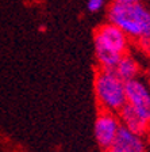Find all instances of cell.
I'll return each instance as SVG.
<instances>
[{
	"label": "cell",
	"mask_w": 150,
	"mask_h": 152,
	"mask_svg": "<svg viewBox=\"0 0 150 152\" xmlns=\"http://www.w3.org/2000/svg\"><path fill=\"white\" fill-rule=\"evenodd\" d=\"M108 20L122 28L135 41L150 39V10L143 4H120L112 1L108 7Z\"/></svg>",
	"instance_id": "obj_1"
},
{
	"label": "cell",
	"mask_w": 150,
	"mask_h": 152,
	"mask_svg": "<svg viewBox=\"0 0 150 152\" xmlns=\"http://www.w3.org/2000/svg\"><path fill=\"white\" fill-rule=\"evenodd\" d=\"M106 1L104 0H88L87 1V8L89 12H97L104 7Z\"/></svg>",
	"instance_id": "obj_9"
},
{
	"label": "cell",
	"mask_w": 150,
	"mask_h": 152,
	"mask_svg": "<svg viewBox=\"0 0 150 152\" xmlns=\"http://www.w3.org/2000/svg\"><path fill=\"white\" fill-rule=\"evenodd\" d=\"M128 39L126 33L108 22L95 31V54L100 68L114 69L123 54L127 53Z\"/></svg>",
	"instance_id": "obj_2"
},
{
	"label": "cell",
	"mask_w": 150,
	"mask_h": 152,
	"mask_svg": "<svg viewBox=\"0 0 150 152\" xmlns=\"http://www.w3.org/2000/svg\"><path fill=\"white\" fill-rule=\"evenodd\" d=\"M138 44L141 45V48L146 52L147 54H150V39H145V41H139Z\"/></svg>",
	"instance_id": "obj_10"
},
{
	"label": "cell",
	"mask_w": 150,
	"mask_h": 152,
	"mask_svg": "<svg viewBox=\"0 0 150 152\" xmlns=\"http://www.w3.org/2000/svg\"><path fill=\"white\" fill-rule=\"evenodd\" d=\"M120 152H146V142L142 134L130 130L128 128L120 125L116 133L114 145Z\"/></svg>",
	"instance_id": "obj_6"
},
{
	"label": "cell",
	"mask_w": 150,
	"mask_h": 152,
	"mask_svg": "<svg viewBox=\"0 0 150 152\" xmlns=\"http://www.w3.org/2000/svg\"><path fill=\"white\" fill-rule=\"evenodd\" d=\"M115 72L116 75L123 80V82H128L131 79H135L139 72V66H138L137 61L133 58L130 54H123L120 57V60L118 61V64L115 65Z\"/></svg>",
	"instance_id": "obj_8"
},
{
	"label": "cell",
	"mask_w": 150,
	"mask_h": 152,
	"mask_svg": "<svg viewBox=\"0 0 150 152\" xmlns=\"http://www.w3.org/2000/svg\"><path fill=\"white\" fill-rule=\"evenodd\" d=\"M120 120L119 115L108 110H101L95 121V139L100 148L107 151L114 145L116 133L120 128Z\"/></svg>",
	"instance_id": "obj_5"
},
{
	"label": "cell",
	"mask_w": 150,
	"mask_h": 152,
	"mask_svg": "<svg viewBox=\"0 0 150 152\" xmlns=\"http://www.w3.org/2000/svg\"><path fill=\"white\" fill-rule=\"evenodd\" d=\"M118 115H119V120H120V124H122L123 126L128 128L130 130L138 133V134H142V136H143L145 133L147 132V129H149L150 124L146 122L142 117H139V115L135 113L134 109L128 103H126L125 106L120 109Z\"/></svg>",
	"instance_id": "obj_7"
},
{
	"label": "cell",
	"mask_w": 150,
	"mask_h": 152,
	"mask_svg": "<svg viewBox=\"0 0 150 152\" xmlns=\"http://www.w3.org/2000/svg\"><path fill=\"white\" fill-rule=\"evenodd\" d=\"M126 96L127 103L135 113L150 124V88L141 79H131L126 82Z\"/></svg>",
	"instance_id": "obj_4"
},
{
	"label": "cell",
	"mask_w": 150,
	"mask_h": 152,
	"mask_svg": "<svg viewBox=\"0 0 150 152\" xmlns=\"http://www.w3.org/2000/svg\"><path fill=\"white\" fill-rule=\"evenodd\" d=\"M93 88L96 101L101 110L119 113L127 103L126 82L116 75L115 69L100 68L95 75Z\"/></svg>",
	"instance_id": "obj_3"
},
{
	"label": "cell",
	"mask_w": 150,
	"mask_h": 152,
	"mask_svg": "<svg viewBox=\"0 0 150 152\" xmlns=\"http://www.w3.org/2000/svg\"><path fill=\"white\" fill-rule=\"evenodd\" d=\"M45 30H46V27H45V26H41V27H39V31H45Z\"/></svg>",
	"instance_id": "obj_13"
},
{
	"label": "cell",
	"mask_w": 150,
	"mask_h": 152,
	"mask_svg": "<svg viewBox=\"0 0 150 152\" xmlns=\"http://www.w3.org/2000/svg\"><path fill=\"white\" fill-rule=\"evenodd\" d=\"M115 3H120V4H134V3H139L141 0H112Z\"/></svg>",
	"instance_id": "obj_11"
},
{
	"label": "cell",
	"mask_w": 150,
	"mask_h": 152,
	"mask_svg": "<svg viewBox=\"0 0 150 152\" xmlns=\"http://www.w3.org/2000/svg\"><path fill=\"white\" fill-rule=\"evenodd\" d=\"M106 152H120V151H119V149H116L115 147H111V148H108Z\"/></svg>",
	"instance_id": "obj_12"
}]
</instances>
